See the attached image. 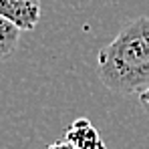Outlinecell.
<instances>
[{"mask_svg": "<svg viewBox=\"0 0 149 149\" xmlns=\"http://www.w3.org/2000/svg\"><path fill=\"white\" fill-rule=\"evenodd\" d=\"M97 74L115 95H141L149 89V16L129 20L97 54Z\"/></svg>", "mask_w": 149, "mask_h": 149, "instance_id": "6da1fadb", "label": "cell"}, {"mask_svg": "<svg viewBox=\"0 0 149 149\" xmlns=\"http://www.w3.org/2000/svg\"><path fill=\"white\" fill-rule=\"evenodd\" d=\"M0 14L20 30H34L40 20V0H0Z\"/></svg>", "mask_w": 149, "mask_h": 149, "instance_id": "7a4b0ae2", "label": "cell"}, {"mask_svg": "<svg viewBox=\"0 0 149 149\" xmlns=\"http://www.w3.org/2000/svg\"><path fill=\"white\" fill-rule=\"evenodd\" d=\"M65 139L71 141L77 149H107L105 141L101 139V133L97 127L87 117H79L67 127Z\"/></svg>", "mask_w": 149, "mask_h": 149, "instance_id": "3957f363", "label": "cell"}, {"mask_svg": "<svg viewBox=\"0 0 149 149\" xmlns=\"http://www.w3.org/2000/svg\"><path fill=\"white\" fill-rule=\"evenodd\" d=\"M20 28L10 18L0 14V63L8 61L20 45Z\"/></svg>", "mask_w": 149, "mask_h": 149, "instance_id": "277c9868", "label": "cell"}, {"mask_svg": "<svg viewBox=\"0 0 149 149\" xmlns=\"http://www.w3.org/2000/svg\"><path fill=\"white\" fill-rule=\"evenodd\" d=\"M45 149H77V147H74V145L71 143V141H67V139L63 137L61 141H54V143H50V145H47Z\"/></svg>", "mask_w": 149, "mask_h": 149, "instance_id": "5b68a950", "label": "cell"}, {"mask_svg": "<svg viewBox=\"0 0 149 149\" xmlns=\"http://www.w3.org/2000/svg\"><path fill=\"white\" fill-rule=\"evenodd\" d=\"M139 105H141L143 113L149 117V89H147V91H143V93L139 95Z\"/></svg>", "mask_w": 149, "mask_h": 149, "instance_id": "8992f818", "label": "cell"}]
</instances>
